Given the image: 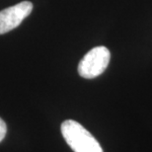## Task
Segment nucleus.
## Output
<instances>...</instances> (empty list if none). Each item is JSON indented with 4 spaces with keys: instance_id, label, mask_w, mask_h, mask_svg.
I'll list each match as a JSON object with an SVG mask.
<instances>
[{
    "instance_id": "nucleus-1",
    "label": "nucleus",
    "mask_w": 152,
    "mask_h": 152,
    "mask_svg": "<svg viewBox=\"0 0 152 152\" xmlns=\"http://www.w3.org/2000/svg\"><path fill=\"white\" fill-rule=\"evenodd\" d=\"M60 129L66 143L74 152H104L97 139L77 121H64Z\"/></svg>"
},
{
    "instance_id": "nucleus-2",
    "label": "nucleus",
    "mask_w": 152,
    "mask_h": 152,
    "mask_svg": "<svg viewBox=\"0 0 152 152\" xmlns=\"http://www.w3.org/2000/svg\"><path fill=\"white\" fill-rule=\"evenodd\" d=\"M111 59L110 50L100 45L89 50L78 64V73L81 77L93 79L98 77L108 67Z\"/></svg>"
},
{
    "instance_id": "nucleus-3",
    "label": "nucleus",
    "mask_w": 152,
    "mask_h": 152,
    "mask_svg": "<svg viewBox=\"0 0 152 152\" xmlns=\"http://www.w3.org/2000/svg\"><path fill=\"white\" fill-rule=\"evenodd\" d=\"M32 10V2L22 1L0 11V35L6 34L17 28L24 19L31 14Z\"/></svg>"
},
{
    "instance_id": "nucleus-4",
    "label": "nucleus",
    "mask_w": 152,
    "mask_h": 152,
    "mask_svg": "<svg viewBox=\"0 0 152 152\" xmlns=\"http://www.w3.org/2000/svg\"><path fill=\"white\" fill-rule=\"evenodd\" d=\"M6 132H7V126H6L5 121L0 118V142L4 139Z\"/></svg>"
}]
</instances>
